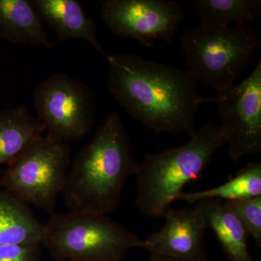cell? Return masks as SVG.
Returning <instances> with one entry per match:
<instances>
[{"mask_svg":"<svg viewBox=\"0 0 261 261\" xmlns=\"http://www.w3.org/2000/svg\"><path fill=\"white\" fill-rule=\"evenodd\" d=\"M225 143L221 126L207 123L185 145L145 155L135 174L139 211L147 217L163 218L185 186L202 176Z\"/></svg>","mask_w":261,"mask_h":261,"instance_id":"3","label":"cell"},{"mask_svg":"<svg viewBox=\"0 0 261 261\" xmlns=\"http://www.w3.org/2000/svg\"><path fill=\"white\" fill-rule=\"evenodd\" d=\"M70 164L69 145L47 135L33 142L8 167L0 186L28 205L55 214Z\"/></svg>","mask_w":261,"mask_h":261,"instance_id":"6","label":"cell"},{"mask_svg":"<svg viewBox=\"0 0 261 261\" xmlns=\"http://www.w3.org/2000/svg\"><path fill=\"white\" fill-rule=\"evenodd\" d=\"M138 167L121 117L109 113L75 155L62 192L65 205L70 212L107 216L116 208L127 179Z\"/></svg>","mask_w":261,"mask_h":261,"instance_id":"2","label":"cell"},{"mask_svg":"<svg viewBox=\"0 0 261 261\" xmlns=\"http://www.w3.org/2000/svg\"><path fill=\"white\" fill-rule=\"evenodd\" d=\"M164 226L142 240L149 255L181 261H207L205 236L208 228L202 202L166 212Z\"/></svg>","mask_w":261,"mask_h":261,"instance_id":"10","label":"cell"},{"mask_svg":"<svg viewBox=\"0 0 261 261\" xmlns=\"http://www.w3.org/2000/svg\"><path fill=\"white\" fill-rule=\"evenodd\" d=\"M44 132L42 123L27 107L0 111V165L18 159Z\"/></svg>","mask_w":261,"mask_h":261,"instance_id":"13","label":"cell"},{"mask_svg":"<svg viewBox=\"0 0 261 261\" xmlns=\"http://www.w3.org/2000/svg\"><path fill=\"white\" fill-rule=\"evenodd\" d=\"M260 47L258 34L245 25H200L187 31L181 39L187 71L196 82L217 92L234 84Z\"/></svg>","mask_w":261,"mask_h":261,"instance_id":"4","label":"cell"},{"mask_svg":"<svg viewBox=\"0 0 261 261\" xmlns=\"http://www.w3.org/2000/svg\"><path fill=\"white\" fill-rule=\"evenodd\" d=\"M65 261H84V260H65Z\"/></svg>","mask_w":261,"mask_h":261,"instance_id":"21","label":"cell"},{"mask_svg":"<svg viewBox=\"0 0 261 261\" xmlns=\"http://www.w3.org/2000/svg\"><path fill=\"white\" fill-rule=\"evenodd\" d=\"M44 228L29 205L10 192H0V245H42Z\"/></svg>","mask_w":261,"mask_h":261,"instance_id":"14","label":"cell"},{"mask_svg":"<svg viewBox=\"0 0 261 261\" xmlns=\"http://www.w3.org/2000/svg\"><path fill=\"white\" fill-rule=\"evenodd\" d=\"M208 228L231 261H254L248 250V235L227 202L221 200L200 201Z\"/></svg>","mask_w":261,"mask_h":261,"instance_id":"15","label":"cell"},{"mask_svg":"<svg viewBox=\"0 0 261 261\" xmlns=\"http://www.w3.org/2000/svg\"><path fill=\"white\" fill-rule=\"evenodd\" d=\"M42 245L57 261H122L142 240L105 215L70 212L51 215Z\"/></svg>","mask_w":261,"mask_h":261,"instance_id":"5","label":"cell"},{"mask_svg":"<svg viewBox=\"0 0 261 261\" xmlns=\"http://www.w3.org/2000/svg\"><path fill=\"white\" fill-rule=\"evenodd\" d=\"M43 23L56 32L58 41L80 39L105 53L97 36L95 20L78 0H32Z\"/></svg>","mask_w":261,"mask_h":261,"instance_id":"11","label":"cell"},{"mask_svg":"<svg viewBox=\"0 0 261 261\" xmlns=\"http://www.w3.org/2000/svg\"><path fill=\"white\" fill-rule=\"evenodd\" d=\"M261 196V163H248L232 178L214 188L193 192H182L177 200L190 205L205 200L230 202Z\"/></svg>","mask_w":261,"mask_h":261,"instance_id":"16","label":"cell"},{"mask_svg":"<svg viewBox=\"0 0 261 261\" xmlns=\"http://www.w3.org/2000/svg\"><path fill=\"white\" fill-rule=\"evenodd\" d=\"M41 244L0 245V261H40Z\"/></svg>","mask_w":261,"mask_h":261,"instance_id":"19","label":"cell"},{"mask_svg":"<svg viewBox=\"0 0 261 261\" xmlns=\"http://www.w3.org/2000/svg\"><path fill=\"white\" fill-rule=\"evenodd\" d=\"M226 202V201H225ZM240 220L248 236L261 247V196L226 202Z\"/></svg>","mask_w":261,"mask_h":261,"instance_id":"18","label":"cell"},{"mask_svg":"<svg viewBox=\"0 0 261 261\" xmlns=\"http://www.w3.org/2000/svg\"><path fill=\"white\" fill-rule=\"evenodd\" d=\"M192 5L205 27L254 23L261 10L260 0H192Z\"/></svg>","mask_w":261,"mask_h":261,"instance_id":"17","label":"cell"},{"mask_svg":"<svg viewBox=\"0 0 261 261\" xmlns=\"http://www.w3.org/2000/svg\"><path fill=\"white\" fill-rule=\"evenodd\" d=\"M0 37L13 44L47 49L55 46L32 0H0Z\"/></svg>","mask_w":261,"mask_h":261,"instance_id":"12","label":"cell"},{"mask_svg":"<svg viewBox=\"0 0 261 261\" xmlns=\"http://www.w3.org/2000/svg\"><path fill=\"white\" fill-rule=\"evenodd\" d=\"M216 103L230 159L261 152V61L247 78L211 98Z\"/></svg>","mask_w":261,"mask_h":261,"instance_id":"8","label":"cell"},{"mask_svg":"<svg viewBox=\"0 0 261 261\" xmlns=\"http://www.w3.org/2000/svg\"><path fill=\"white\" fill-rule=\"evenodd\" d=\"M100 5L108 29L147 47L156 41L172 42L185 18L181 7L168 0H102Z\"/></svg>","mask_w":261,"mask_h":261,"instance_id":"9","label":"cell"},{"mask_svg":"<svg viewBox=\"0 0 261 261\" xmlns=\"http://www.w3.org/2000/svg\"><path fill=\"white\" fill-rule=\"evenodd\" d=\"M106 57L108 89L128 115L158 133H195L196 113L211 98L187 70L137 55Z\"/></svg>","mask_w":261,"mask_h":261,"instance_id":"1","label":"cell"},{"mask_svg":"<svg viewBox=\"0 0 261 261\" xmlns=\"http://www.w3.org/2000/svg\"><path fill=\"white\" fill-rule=\"evenodd\" d=\"M149 261H181L168 258V257L159 256V255H149Z\"/></svg>","mask_w":261,"mask_h":261,"instance_id":"20","label":"cell"},{"mask_svg":"<svg viewBox=\"0 0 261 261\" xmlns=\"http://www.w3.org/2000/svg\"><path fill=\"white\" fill-rule=\"evenodd\" d=\"M34 105L47 135L64 143L84 138L95 123L93 92L87 84L65 73H54L39 84Z\"/></svg>","mask_w":261,"mask_h":261,"instance_id":"7","label":"cell"}]
</instances>
